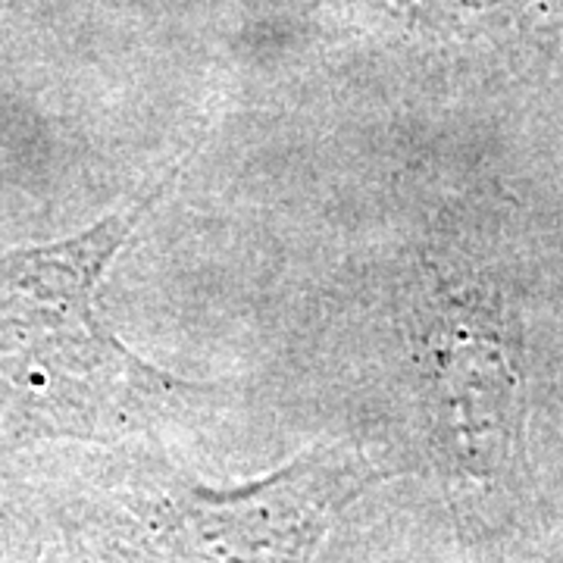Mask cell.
Returning <instances> with one entry per match:
<instances>
[{
    "mask_svg": "<svg viewBox=\"0 0 563 563\" xmlns=\"http://www.w3.org/2000/svg\"><path fill=\"white\" fill-rule=\"evenodd\" d=\"M169 179L157 181L147 195L76 239L0 257V404L29 413H57L117 404L132 407L198 388H185V383L141 361L113 335L98 310L107 266Z\"/></svg>",
    "mask_w": 563,
    "mask_h": 563,
    "instance_id": "1",
    "label": "cell"
}]
</instances>
